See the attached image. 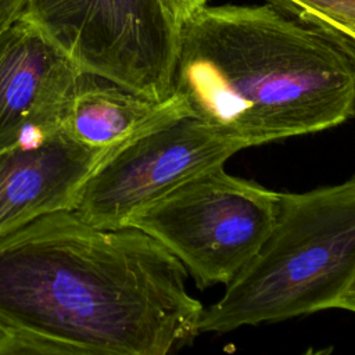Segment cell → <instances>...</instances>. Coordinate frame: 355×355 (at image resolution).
Wrapping results in <instances>:
<instances>
[{
	"label": "cell",
	"instance_id": "obj_1",
	"mask_svg": "<svg viewBox=\"0 0 355 355\" xmlns=\"http://www.w3.org/2000/svg\"><path fill=\"white\" fill-rule=\"evenodd\" d=\"M158 240L57 211L0 237V355H166L204 306Z\"/></svg>",
	"mask_w": 355,
	"mask_h": 355
},
{
	"label": "cell",
	"instance_id": "obj_2",
	"mask_svg": "<svg viewBox=\"0 0 355 355\" xmlns=\"http://www.w3.org/2000/svg\"><path fill=\"white\" fill-rule=\"evenodd\" d=\"M173 92L248 147L355 114V43L268 3L204 6L180 22Z\"/></svg>",
	"mask_w": 355,
	"mask_h": 355
},
{
	"label": "cell",
	"instance_id": "obj_3",
	"mask_svg": "<svg viewBox=\"0 0 355 355\" xmlns=\"http://www.w3.org/2000/svg\"><path fill=\"white\" fill-rule=\"evenodd\" d=\"M354 288L355 175L304 193H280L268 237L222 297L204 308L200 333L348 311Z\"/></svg>",
	"mask_w": 355,
	"mask_h": 355
},
{
	"label": "cell",
	"instance_id": "obj_4",
	"mask_svg": "<svg viewBox=\"0 0 355 355\" xmlns=\"http://www.w3.org/2000/svg\"><path fill=\"white\" fill-rule=\"evenodd\" d=\"M279 200L280 193L218 165L178 184L126 227L164 244L204 290L230 282L255 255L276 220Z\"/></svg>",
	"mask_w": 355,
	"mask_h": 355
},
{
	"label": "cell",
	"instance_id": "obj_5",
	"mask_svg": "<svg viewBox=\"0 0 355 355\" xmlns=\"http://www.w3.org/2000/svg\"><path fill=\"white\" fill-rule=\"evenodd\" d=\"M25 14L82 73L154 101L173 94L180 25L158 0H28Z\"/></svg>",
	"mask_w": 355,
	"mask_h": 355
},
{
	"label": "cell",
	"instance_id": "obj_6",
	"mask_svg": "<svg viewBox=\"0 0 355 355\" xmlns=\"http://www.w3.org/2000/svg\"><path fill=\"white\" fill-rule=\"evenodd\" d=\"M247 147L196 116L178 118L108 153L87 178L75 211L96 227H126L178 184Z\"/></svg>",
	"mask_w": 355,
	"mask_h": 355
},
{
	"label": "cell",
	"instance_id": "obj_7",
	"mask_svg": "<svg viewBox=\"0 0 355 355\" xmlns=\"http://www.w3.org/2000/svg\"><path fill=\"white\" fill-rule=\"evenodd\" d=\"M82 72L25 14L0 29V148L61 128Z\"/></svg>",
	"mask_w": 355,
	"mask_h": 355
},
{
	"label": "cell",
	"instance_id": "obj_8",
	"mask_svg": "<svg viewBox=\"0 0 355 355\" xmlns=\"http://www.w3.org/2000/svg\"><path fill=\"white\" fill-rule=\"evenodd\" d=\"M112 150L92 147L62 128L0 148V237L57 211H75L80 191Z\"/></svg>",
	"mask_w": 355,
	"mask_h": 355
},
{
	"label": "cell",
	"instance_id": "obj_9",
	"mask_svg": "<svg viewBox=\"0 0 355 355\" xmlns=\"http://www.w3.org/2000/svg\"><path fill=\"white\" fill-rule=\"evenodd\" d=\"M191 115L180 94L154 101L103 78L82 73L71 96L61 128L75 140L115 150L129 140L171 121Z\"/></svg>",
	"mask_w": 355,
	"mask_h": 355
},
{
	"label": "cell",
	"instance_id": "obj_10",
	"mask_svg": "<svg viewBox=\"0 0 355 355\" xmlns=\"http://www.w3.org/2000/svg\"><path fill=\"white\" fill-rule=\"evenodd\" d=\"M322 24L355 43V0H327L322 11Z\"/></svg>",
	"mask_w": 355,
	"mask_h": 355
},
{
	"label": "cell",
	"instance_id": "obj_11",
	"mask_svg": "<svg viewBox=\"0 0 355 355\" xmlns=\"http://www.w3.org/2000/svg\"><path fill=\"white\" fill-rule=\"evenodd\" d=\"M165 11L180 25L190 14L207 6L208 0H158Z\"/></svg>",
	"mask_w": 355,
	"mask_h": 355
},
{
	"label": "cell",
	"instance_id": "obj_12",
	"mask_svg": "<svg viewBox=\"0 0 355 355\" xmlns=\"http://www.w3.org/2000/svg\"><path fill=\"white\" fill-rule=\"evenodd\" d=\"M28 0H0V29L18 18L26 8Z\"/></svg>",
	"mask_w": 355,
	"mask_h": 355
},
{
	"label": "cell",
	"instance_id": "obj_13",
	"mask_svg": "<svg viewBox=\"0 0 355 355\" xmlns=\"http://www.w3.org/2000/svg\"><path fill=\"white\" fill-rule=\"evenodd\" d=\"M348 311L351 312H355V288H354V293H352V297L349 300V305H348Z\"/></svg>",
	"mask_w": 355,
	"mask_h": 355
},
{
	"label": "cell",
	"instance_id": "obj_14",
	"mask_svg": "<svg viewBox=\"0 0 355 355\" xmlns=\"http://www.w3.org/2000/svg\"><path fill=\"white\" fill-rule=\"evenodd\" d=\"M354 115H355V114H354Z\"/></svg>",
	"mask_w": 355,
	"mask_h": 355
}]
</instances>
